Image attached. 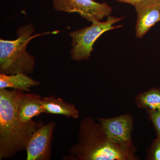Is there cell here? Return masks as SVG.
<instances>
[{"label": "cell", "mask_w": 160, "mask_h": 160, "mask_svg": "<svg viewBox=\"0 0 160 160\" xmlns=\"http://www.w3.org/2000/svg\"><path fill=\"white\" fill-rule=\"evenodd\" d=\"M21 91L0 89V158H9L27 147L31 136L41 126L34 121H20L18 105Z\"/></svg>", "instance_id": "6da1fadb"}, {"label": "cell", "mask_w": 160, "mask_h": 160, "mask_svg": "<svg viewBox=\"0 0 160 160\" xmlns=\"http://www.w3.org/2000/svg\"><path fill=\"white\" fill-rule=\"evenodd\" d=\"M35 29L32 24L21 26L17 31L18 38L13 40H0V72L5 74L32 73L35 58L26 50Z\"/></svg>", "instance_id": "7a4b0ae2"}, {"label": "cell", "mask_w": 160, "mask_h": 160, "mask_svg": "<svg viewBox=\"0 0 160 160\" xmlns=\"http://www.w3.org/2000/svg\"><path fill=\"white\" fill-rule=\"evenodd\" d=\"M101 125V124H100ZM88 133L82 128L78 148L81 157L89 160H125L133 159L131 145H121L112 142L100 126L98 133H95L94 126ZM86 130L88 131L87 129Z\"/></svg>", "instance_id": "3957f363"}, {"label": "cell", "mask_w": 160, "mask_h": 160, "mask_svg": "<svg viewBox=\"0 0 160 160\" xmlns=\"http://www.w3.org/2000/svg\"><path fill=\"white\" fill-rule=\"evenodd\" d=\"M125 18L109 15L106 21H95L92 23L91 26L69 32L72 40L70 52L72 59L76 61L88 60L98 38L106 32L122 27V25H114Z\"/></svg>", "instance_id": "277c9868"}, {"label": "cell", "mask_w": 160, "mask_h": 160, "mask_svg": "<svg viewBox=\"0 0 160 160\" xmlns=\"http://www.w3.org/2000/svg\"><path fill=\"white\" fill-rule=\"evenodd\" d=\"M53 8L58 11L77 13L90 22L102 21L112 12L111 6L94 0H53Z\"/></svg>", "instance_id": "5b68a950"}, {"label": "cell", "mask_w": 160, "mask_h": 160, "mask_svg": "<svg viewBox=\"0 0 160 160\" xmlns=\"http://www.w3.org/2000/svg\"><path fill=\"white\" fill-rule=\"evenodd\" d=\"M134 6L137 14L136 37L142 38L151 28L160 22V0H143Z\"/></svg>", "instance_id": "8992f818"}, {"label": "cell", "mask_w": 160, "mask_h": 160, "mask_svg": "<svg viewBox=\"0 0 160 160\" xmlns=\"http://www.w3.org/2000/svg\"><path fill=\"white\" fill-rule=\"evenodd\" d=\"M54 127V123L50 122L41 126L33 132L26 148L27 160L48 159Z\"/></svg>", "instance_id": "52a82bcc"}, {"label": "cell", "mask_w": 160, "mask_h": 160, "mask_svg": "<svg viewBox=\"0 0 160 160\" xmlns=\"http://www.w3.org/2000/svg\"><path fill=\"white\" fill-rule=\"evenodd\" d=\"M99 121L103 131L110 141L118 145H131L132 121L129 116L99 118Z\"/></svg>", "instance_id": "ba28073f"}, {"label": "cell", "mask_w": 160, "mask_h": 160, "mask_svg": "<svg viewBox=\"0 0 160 160\" xmlns=\"http://www.w3.org/2000/svg\"><path fill=\"white\" fill-rule=\"evenodd\" d=\"M39 95L25 94L20 92L18 105V113L21 122L25 124L30 122L32 118L45 112Z\"/></svg>", "instance_id": "9c48e42d"}, {"label": "cell", "mask_w": 160, "mask_h": 160, "mask_svg": "<svg viewBox=\"0 0 160 160\" xmlns=\"http://www.w3.org/2000/svg\"><path fill=\"white\" fill-rule=\"evenodd\" d=\"M39 84V82L25 73L0 74V89L10 88L22 91L29 92L30 88Z\"/></svg>", "instance_id": "30bf717a"}, {"label": "cell", "mask_w": 160, "mask_h": 160, "mask_svg": "<svg viewBox=\"0 0 160 160\" xmlns=\"http://www.w3.org/2000/svg\"><path fill=\"white\" fill-rule=\"evenodd\" d=\"M42 102L47 113L62 115L75 119L78 117L79 112L74 105L66 102L60 98L53 96L44 98Z\"/></svg>", "instance_id": "8fae6325"}, {"label": "cell", "mask_w": 160, "mask_h": 160, "mask_svg": "<svg viewBox=\"0 0 160 160\" xmlns=\"http://www.w3.org/2000/svg\"><path fill=\"white\" fill-rule=\"evenodd\" d=\"M139 102L150 110L160 109V89H155L140 96Z\"/></svg>", "instance_id": "7c38bea8"}, {"label": "cell", "mask_w": 160, "mask_h": 160, "mask_svg": "<svg viewBox=\"0 0 160 160\" xmlns=\"http://www.w3.org/2000/svg\"><path fill=\"white\" fill-rule=\"evenodd\" d=\"M149 112L150 118L157 131L158 138L160 139V109L149 110Z\"/></svg>", "instance_id": "4fadbf2b"}, {"label": "cell", "mask_w": 160, "mask_h": 160, "mask_svg": "<svg viewBox=\"0 0 160 160\" xmlns=\"http://www.w3.org/2000/svg\"><path fill=\"white\" fill-rule=\"evenodd\" d=\"M152 154V159L160 160V139L158 137L153 145Z\"/></svg>", "instance_id": "5bb4252c"}, {"label": "cell", "mask_w": 160, "mask_h": 160, "mask_svg": "<svg viewBox=\"0 0 160 160\" xmlns=\"http://www.w3.org/2000/svg\"><path fill=\"white\" fill-rule=\"evenodd\" d=\"M119 2L126 3L134 6L137 3L143 0H116Z\"/></svg>", "instance_id": "9a60e30c"}]
</instances>
